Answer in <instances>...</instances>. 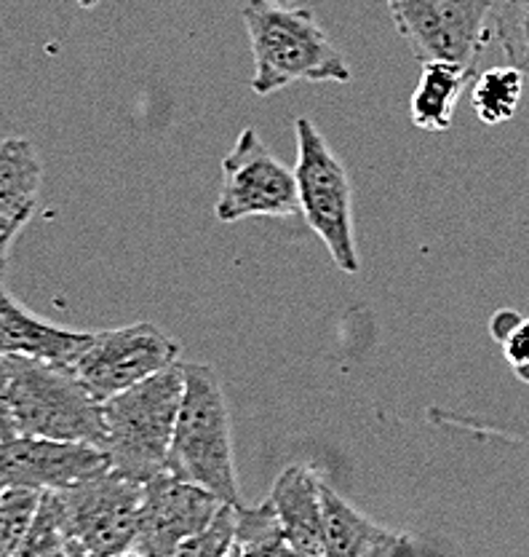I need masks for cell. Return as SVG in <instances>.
<instances>
[{"label":"cell","instance_id":"obj_30","mask_svg":"<svg viewBox=\"0 0 529 557\" xmlns=\"http://www.w3.org/2000/svg\"><path fill=\"white\" fill-rule=\"evenodd\" d=\"M521 381H525V383H529V373H527V375H521Z\"/></svg>","mask_w":529,"mask_h":557},{"label":"cell","instance_id":"obj_24","mask_svg":"<svg viewBox=\"0 0 529 557\" xmlns=\"http://www.w3.org/2000/svg\"><path fill=\"white\" fill-rule=\"evenodd\" d=\"M521 319H525V317H521L519 311H511V309L497 311L495 317H492V322H490V333H492V338H495L497 344H503V341L508 338V335L514 333L516 327H519Z\"/></svg>","mask_w":529,"mask_h":557},{"label":"cell","instance_id":"obj_10","mask_svg":"<svg viewBox=\"0 0 529 557\" xmlns=\"http://www.w3.org/2000/svg\"><path fill=\"white\" fill-rule=\"evenodd\" d=\"M223 507L225 502L206 487L179 480L177 474H159L144 483L131 549L142 557H174L179 544L203 531Z\"/></svg>","mask_w":529,"mask_h":557},{"label":"cell","instance_id":"obj_25","mask_svg":"<svg viewBox=\"0 0 529 557\" xmlns=\"http://www.w3.org/2000/svg\"><path fill=\"white\" fill-rule=\"evenodd\" d=\"M11 242H14V236H3V239H0V287H3L5 271H9V252H11Z\"/></svg>","mask_w":529,"mask_h":557},{"label":"cell","instance_id":"obj_31","mask_svg":"<svg viewBox=\"0 0 529 557\" xmlns=\"http://www.w3.org/2000/svg\"><path fill=\"white\" fill-rule=\"evenodd\" d=\"M0 491H3V485H0Z\"/></svg>","mask_w":529,"mask_h":557},{"label":"cell","instance_id":"obj_3","mask_svg":"<svg viewBox=\"0 0 529 557\" xmlns=\"http://www.w3.org/2000/svg\"><path fill=\"white\" fill-rule=\"evenodd\" d=\"M182 392L185 368L177 362L102 405L108 429L102 450L110 469L139 483L168 472V450Z\"/></svg>","mask_w":529,"mask_h":557},{"label":"cell","instance_id":"obj_11","mask_svg":"<svg viewBox=\"0 0 529 557\" xmlns=\"http://www.w3.org/2000/svg\"><path fill=\"white\" fill-rule=\"evenodd\" d=\"M110 469L100 448L43 437H11L0 443V485L62 491Z\"/></svg>","mask_w":529,"mask_h":557},{"label":"cell","instance_id":"obj_1","mask_svg":"<svg viewBox=\"0 0 529 557\" xmlns=\"http://www.w3.org/2000/svg\"><path fill=\"white\" fill-rule=\"evenodd\" d=\"M243 25L254 54V95H276L300 81L351 84L353 73L345 57L335 49L311 9L249 0L243 5Z\"/></svg>","mask_w":529,"mask_h":557},{"label":"cell","instance_id":"obj_2","mask_svg":"<svg viewBox=\"0 0 529 557\" xmlns=\"http://www.w3.org/2000/svg\"><path fill=\"white\" fill-rule=\"evenodd\" d=\"M182 368L185 392L168 450V474L206 487L230 507H243L232 461L230 408L223 381L209 364Z\"/></svg>","mask_w":529,"mask_h":557},{"label":"cell","instance_id":"obj_6","mask_svg":"<svg viewBox=\"0 0 529 557\" xmlns=\"http://www.w3.org/2000/svg\"><path fill=\"white\" fill-rule=\"evenodd\" d=\"M388 11L420 65L474 70L490 44L495 0H388Z\"/></svg>","mask_w":529,"mask_h":557},{"label":"cell","instance_id":"obj_18","mask_svg":"<svg viewBox=\"0 0 529 557\" xmlns=\"http://www.w3.org/2000/svg\"><path fill=\"white\" fill-rule=\"evenodd\" d=\"M281 522L276 518V509L270 502L260 507H238L236 509V549L241 557H278L287 547Z\"/></svg>","mask_w":529,"mask_h":557},{"label":"cell","instance_id":"obj_12","mask_svg":"<svg viewBox=\"0 0 529 557\" xmlns=\"http://www.w3.org/2000/svg\"><path fill=\"white\" fill-rule=\"evenodd\" d=\"M89 338L91 333H75L35 317L9 289L0 287V354L5 357L40 359L73 368Z\"/></svg>","mask_w":529,"mask_h":557},{"label":"cell","instance_id":"obj_17","mask_svg":"<svg viewBox=\"0 0 529 557\" xmlns=\"http://www.w3.org/2000/svg\"><path fill=\"white\" fill-rule=\"evenodd\" d=\"M470 108L487 126L505 124L519 110L525 75L516 67H490L470 81Z\"/></svg>","mask_w":529,"mask_h":557},{"label":"cell","instance_id":"obj_19","mask_svg":"<svg viewBox=\"0 0 529 557\" xmlns=\"http://www.w3.org/2000/svg\"><path fill=\"white\" fill-rule=\"evenodd\" d=\"M67 536L62 528L60 498L54 491L40 493L38 512H35L30 531L11 557H65Z\"/></svg>","mask_w":529,"mask_h":557},{"label":"cell","instance_id":"obj_13","mask_svg":"<svg viewBox=\"0 0 529 557\" xmlns=\"http://www.w3.org/2000/svg\"><path fill=\"white\" fill-rule=\"evenodd\" d=\"M267 502L276 509L284 536L298 553L307 557L327 555L322 480L316 478V472L305 467H287L273 483Z\"/></svg>","mask_w":529,"mask_h":557},{"label":"cell","instance_id":"obj_20","mask_svg":"<svg viewBox=\"0 0 529 557\" xmlns=\"http://www.w3.org/2000/svg\"><path fill=\"white\" fill-rule=\"evenodd\" d=\"M40 493L35 487L5 485L0 491V557H11L30 531L35 512H38Z\"/></svg>","mask_w":529,"mask_h":557},{"label":"cell","instance_id":"obj_15","mask_svg":"<svg viewBox=\"0 0 529 557\" xmlns=\"http://www.w3.org/2000/svg\"><path fill=\"white\" fill-rule=\"evenodd\" d=\"M43 164L25 137H0V239L30 223L40 199Z\"/></svg>","mask_w":529,"mask_h":557},{"label":"cell","instance_id":"obj_23","mask_svg":"<svg viewBox=\"0 0 529 557\" xmlns=\"http://www.w3.org/2000/svg\"><path fill=\"white\" fill-rule=\"evenodd\" d=\"M11 437H20L16 434L14 423V410H11V368L9 357L0 354V443Z\"/></svg>","mask_w":529,"mask_h":557},{"label":"cell","instance_id":"obj_7","mask_svg":"<svg viewBox=\"0 0 529 557\" xmlns=\"http://www.w3.org/2000/svg\"><path fill=\"white\" fill-rule=\"evenodd\" d=\"M70 544L110 557L134 547L144 483L115 469L54 491Z\"/></svg>","mask_w":529,"mask_h":557},{"label":"cell","instance_id":"obj_28","mask_svg":"<svg viewBox=\"0 0 529 557\" xmlns=\"http://www.w3.org/2000/svg\"><path fill=\"white\" fill-rule=\"evenodd\" d=\"M270 3H278V5H292L294 0H270Z\"/></svg>","mask_w":529,"mask_h":557},{"label":"cell","instance_id":"obj_4","mask_svg":"<svg viewBox=\"0 0 529 557\" xmlns=\"http://www.w3.org/2000/svg\"><path fill=\"white\" fill-rule=\"evenodd\" d=\"M16 434L104 448V408L62 364L9 357Z\"/></svg>","mask_w":529,"mask_h":557},{"label":"cell","instance_id":"obj_27","mask_svg":"<svg viewBox=\"0 0 529 557\" xmlns=\"http://www.w3.org/2000/svg\"><path fill=\"white\" fill-rule=\"evenodd\" d=\"M110 557H142L137 553V549H124V553H118V555H110Z\"/></svg>","mask_w":529,"mask_h":557},{"label":"cell","instance_id":"obj_26","mask_svg":"<svg viewBox=\"0 0 529 557\" xmlns=\"http://www.w3.org/2000/svg\"><path fill=\"white\" fill-rule=\"evenodd\" d=\"M65 557H102V555L91 553V549L80 547V544H70V542H67V553H65Z\"/></svg>","mask_w":529,"mask_h":557},{"label":"cell","instance_id":"obj_29","mask_svg":"<svg viewBox=\"0 0 529 557\" xmlns=\"http://www.w3.org/2000/svg\"><path fill=\"white\" fill-rule=\"evenodd\" d=\"M228 557H241V555H238V549H236V544H232V549H230V555Z\"/></svg>","mask_w":529,"mask_h":557},{"label":"cell","instance_id":"obj_21","mask_svg":"<svg viewBox=\"0 0 529 557\" xmlns=\"http://www.w3.org/2000/svg\"><path fill=\"white\" fill-rule=\"evenodd\" d=\"M492 16L508 65L529 75V0H495Z\"/></svg>","mask_w":529,"mask_h":557},{"label":"cell","instance_id":"obj_16","mask_svg":"<svg viewBox=\"0 0 529 557\" xmlns=\"http://www.w3.org/2000/svg\"><path fill=\"white\" fill-rule=\"evenodd\" d=\"M476 78L474 70H465L446 62H428L423 65L420 81L410 100L412 124L426 132H446L452 126L455 104L463 89Z\"/></svg>","mask_w":529,"mask_h":557},{"label":"cell","instance_id":"obj_8","mask_svg":"<svg viewBox=\"0 0 529 557\" xmlns=\"http://www.w3.org/2000/svg\"><path fill=\"white\" fill-rule=\"evenodd\" d=\"M179 362V344L153 322L91 333L89 344L73 362V373L97 403L137 386L139 381Z\"/></svg>","mask_w":529,"mask_h":557},{"label":"cell","instance_id":"obj_9","mask_svg":"<svg viewBox=\"0 0 529 557\" xmlns=\"http://www.w3.org/2000/svg\"><path fill=\"white\" fill-rule=\"evenodd\" d=\"M223 223L247 218H294L300 194L294 170L284 166L254 129H243L223 161V188L217 207Z\"/></svg>","mask_w":529,"mask_h":557},{"label":"cell","instance_id":"obj_14","mask_svg":"<svg viewBox=\"0 0 529 557\" xmlns=\"http://www.w3.org/2000/svg\"><path fill=\"white\" fill-rule=\"evenodd\" d=\"M322 504L327 536L324 557H404L410 549L412 539L364 518L327 483H322Z\"/></svg>","mask_w":529,"mask_h":557},{"label":"cell","instance_id":"obj_5","mask_svg":"<svg viewBox=\"0 0 529 557\" xmlns=\"http://www.w3.org/2000/svg\"><path fill=\"white\" fill-rule=\"evenodd\" d=\"M298 132V194L307 228L324 242L329 258L345 274H358L356 231H353V188L345 164L335 156L311 119L294 121Z\"/></svg>","mask_w":529,"mask_h":557},{"label":"cell","instance_id":"obj_22","mask_svg":"<svg viewBox=\"0 0 529 557\" xmlns=\"http://www.w3.org/2000/svg\"><path fill=\"white\" fill-rule=\"evenodd\" d=\"M236 509L225 504L203 531L179 544L174 557H228L236 544Z\"/></svg>","mask_w":529,"mask_h":557}]
</instances>
